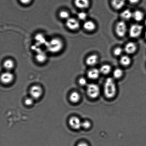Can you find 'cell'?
I'll return each mask as SVG.
<instances>
[{
    "mask_svg": "<svg viewBox=\"0 0 146 146\" xmlns=\"http://www.w3.org/2000/svg\"><path fill=\"white\" fill-rule=\"evenodd\" d=\"M105 96L108 98H113L117 94V88L114 79L109 77L106 80L104 86Z\"/></svg>",
    "mask_w": 146,
    "mask_h": 146,
    "instance_id": "cell-1",
    "label": "cell"
},
{
    "mask_svg": "<svg viewBox=\"0 0 146 146\" xmlns=\"http://www.w3.org/2000/svg\"><path fill=\"white\" fill-rule=\"evenodd\" d=\"M64 43L62 40L59 38H54L46 43V47L49 52L56 53L62 49Z\"/></svg>",
    "mask_w": 146,
    "mask_h": 146,
    "instance_id": "cell-2",
    "label": "cell"
},
{
    "mask_svg": "<svg viewBox=\"0 0 146 146\" xmlns=\"http://www.w3.org/2000/svg\"><path fill=\"white\" fill-rule=\"evenodd\" d=\"M128 31L126 23L124 21H118L116 24L115 32L117 36L119 38L125 36Z\"/></svg>",
    "mask_w": 146,
    "mask_h": 146,
    "instance_id": "cell-3",
    "label": "cell"
},
{
    "mask_svg": "<svg viewBox=\"0 0 146 146\" xmlns=\"http://www.w3.org/2000/svg\"><path fill=\"white\" fill-rule=\"evenodd\" d=\"M143 30V27L139 24L131 25L129 31V34L131 38H137L141 35Z\"/></svg>",
    "mask_w": 146,
    "mask_h": 146,
    "instance_id": "cell-4",
    "label": "cell"
},
{
    "mask_svg": "<svg viewBox=\"0 0 146 146\" xmlns=\"http://www.w3.org/2000/svg\"><path fill=\"white\" fill-rule=\"evenodd\" d=\"M87 91L89 96L92 98H97L100 92L99 87L94 84H89L87 86Z\"/></svg>",
    "mask_w": 146,
    "mask_h": 146,
    "instance_id": "cell-5",
    "label": "cell"
},
{
    "mask_svg": "<svg viewBox=\"0 0 146 146\" xmlns=\"http://www.w3.org/2000/svg\"><path fill=\"white\" fill-rule=\"evenodd\" d=\"M124 49V52L128 55H132L137 52L138 46L135 42L131 41L125 44Z\"/></svg>",
    "mask_w": 146,
    "mask_h": 146,
    "instance_id": "cell-6",
    "label": "cell"
},
{
    "mask_svg": "<svg viewBox=\"0 0 146 146\" xmlns=\"http://www.w3.org/2000/svg\"><path fill=\"white\" fill-rule=\"evenodd\" d=\"M66 26L69 29L76 31L80 27V23L78 20L74 18H69L67 20Z\"/></svg>",
    "mask_w": 146,
    "mask_h": 146,
    "instance_id": "cell-7",
    "label": "cell"
},
{
    "mask_svg": "<svg viewBox=\"0 0 146 146\" xmlns=\"http://www.w3.org/2000/svg\"><path fill=\"white\" fill-rule=\"evenodd\" d=\"M30 92L31 97L34 99H37L41 96L42 93V90L39 86L35 85L31 87Z\"/></svg>",
    "mask_w": 146,
    "mask_h": 146,
    "instance_id": "cell-8",
    "label": "cell"
},
{
    "mask_svg": "<svg viewBox=\"0 0 146 146\" xmlns=\"http://www.w3.org/2000/svg\"><path fill=\"white\" fill-rule=\"evenodd\" d=\"M98 61V56L96 54H93L87 57L85 62L86 65L88 66H93L96 65Z\"/></svg>",
    "mask_w": 146,
    "mask_h": 146,
    "instance_id": "cell-9",
    "label": "cell"
},
{
    "mask_svg": "<svg viewBox=\"0 0 146 146\" xmlns=\"http://www.w3.org/2000/svg\"><path fill=\"white\" fill-rule=\"evenodd\" d=\"M128 0H111V6L114 9L119 10L125 5Z\"/></svg>",
    "mask_w": 146,
    "mask_h": 146,
    "instance_id": "cell-10",
    "label": "cell"
},
{
    "mask_svg": "<svg viewBox=\"0 0 146 146\" xmlns=\"http://www.w3.org/2000/svg\"><path fill=\"white\" fill-rule=\"evenodd\" d=\"M74 3L77 8L87 9L90 6V0H74Z\"/></svg>",
    "mask_w": 146,
    "mask_h": 146,
    "instance_id": "cell-11",
    "label": "cell"
},
{
    "mask_svg": "<svg viewBox=\"0 0 146 146\" xmlns=\"http://www.w3.org/2000/svg\"><path fill=\"white\" fill-rule=\"evenodd\" d=\"M13 79V74L9 71L3 73L1 76V81L4 84H9Z\"/></svg>",
    "mask_w": 146,
    "mask_h": 146,
    "instance_id": "cell-12",
    "label": "cell"
},
{
    "mask_svg": "<svg viewBox=\"0 0 146 146\" xmlns=\"http://www.w3.org/2000/svg\"><path fill=\"white\" fill-rule=\"evenodd\" d=\"M69 124L71 127L74 129H78L82 127V123L78 117H73L69 120Z\"/></svg>",
    "mask_w": 146,
    "mask_h": 146,
    "instance_id": "cell-13",
    "label": "cell"
},
{
    "mask_svg": "<svg viewBox=\"0 0 146 146\" xmlns=\"http://www.w3.org/2000/svg\"><path fill=\"white\" fill-rule=\"evenodd\" d=\"M96 25L94 21H87L83 24V28L86 31L88 32H93L96 29Z\"/></svg>",
    "mask_w": 146,
    "mask_h": 146,
    "instance_id": "cell-14",
    "label": "cell"
},
{
    "mask_svg": "<svg viewBox=\"0 0 146 146\" xmlns=\"http://www.w3.org/2000/svg\"><path fill=\"white\" fill-rule=\"evenodd\" d=\"M101 72L100 69L97 68H93L89 70L87 73V76L89 78L92 80H96L99 77Z\"/></svg>",
    "mask_w": 146,
    "mask_h": 146,
    "instance_id": "cell-15",
    "label": "cell"
},
{
    "mask_svg": "<svg viewBox=\"0 0 146 146\" xmlns=\"http://www.w3.org/2000/svg\"><path fill=\"white\" fill-rule=\"evenodd\" d=\"M120 63L124 67H128L131 63V58L128 55H123L121 57L120 59Z\"/></svg>",
    "mask_w": 146,
    "mask_h": 146,
    "instance_id": "cell-16",
    "label": "cell"
},
{
    "mask_svg": "<svg viewBox=\"0 0 146 146\" xmlns=\"http://www.w3.org/2000/svg\"><path fill=\"white\" fill-rule=\"evenodd\" d=\"M144 14L142 11L140 10H136L133 13V17L134 21L137 22H140L143 20Z\"/></svg>",
    "mask_w": 146,
    "mask_h": 146,
    "instance_id": "cell-17",
    "label": "cell"
},
{
    "mask_svg": "<svg viewBox=\"0 0 146 146\" xmlns=\"http://www.w3.org/2000/svg\"><path fill=\"white\" fill-rule=\"evenodd\" d=\"M120 17L123 21H128L132 18L133 13L129 9H125L121 13Z\"/></svg>",
    "mask_w": 146,
    "mask_h": 146,
    "instance_id": "cell-18",
    "label": "cell"
},
{
    "mask_svg": "<svg viewBox=\"0 0 146 146\" xmlns=\"http://www.w3.org/2000/svg\"><path fill=\"white\" fill-rule=\"evenodd\" d=\"M47 57L46 54L43 52L40 51L35 56L36 60L37 62L42 63L46 60Z\"/></svg>",
    "mask_w": 146,
    "mask_h": 146,
    "instance_id": "cell-19",
    "label": "cell"
},
{
    "mask_svg": "<svg viewBox=\"0 0 146 146\" xmlns=\"http://www.w3.org/2000/svg\"><path fill=\"white\" fill-rule=\"evenodd\" d=\"M101 73L105 75L109 74L111 71V67L108 64H104L100 68Z\"/></svg>",
    "mask_w": 146,
    "mask_h": 146,
    "instance_id": "cell-20",
    "label": "cell"
},
{
    "mask_svg": "<svg viewBox=\"0 0 146 146\" xmlns=\"http://www.w3.org/2000/svg\"><path fill=\"white\" fill-rule=\"evenodd\" d=\"M3 67L7 70H11L14 68V61L10 59L6 60L3 63Z\"/></svg>",
    "mask_w": 146,
    "mask_h": 146,
    "instance_id": "cell-21",
    "label": "cell"
},
{
    "mask_svg": "<svg viewBox=\"0 0 146 146\" xmlns=\"http://www.w3.org/2000/svg\"><path fill=\"white\" fill-rule=\"evenodd\" d=\"M70 99L71 102L76 103L78 102L80 99V96L78 93L74 92L71 94Z\"/></svg>",
    "mask_w": 146,
    "mask_h": 146,
    "instance_id": "cell-22",
    "label": "cell"
},
{
    "mask_svg": "<svg viewBox=\"0 0 146 146\" xmlns=\"http://www.w3.org/2000/svg\"><path fill=\"white\" fill-rule=\"evenodd\" d=\"M124 49L121 47H117L113 50V54L114 56L116 57L121 56L123 53Z\"/></svg>",
    "mask_w": 146,
    "mask_h": 146,
    "instance_id": "cell-23",
    "label": "cell"
},
{
    "mask_svg": "<svg viewBox=\"0 0 146 146\" xmlns=\"http://www.w3.org/2000/svg\"><path fill=\"white\" fill-rule=\"evenodd\" d=\"M123 74V71L121 68H117L113 72V76L114 78L118 79L121 78Z\"/></svg>",
    "mask_w": 146,
    "mask_h": 146,
    "instance_id": "cell-24",
    "label": "cell"
},
{
    "mask_svg": "<svg viewBox=\"0 0 146 146\" xmlns=\"http://www.w3.org/2000/svg\"><path fill=\"white\" fill-rule=\"evenodd\" d=\"M60 18L63 19L68 20L70 18V14L69 12L66 11H62L59 13Z\"/></svg>",
    "mask_w": 146,
    "mask_h": 146,
    "instance_id": "cell-25",
    "label": "cell"
},
{
    "mask_svg": "<svg viewBox=\"0 0 146 146\" xmlns=\"http://www.w3.org/2000/svg\"><path fill=\"white\" fill-rule=\"evenodd\" d=\"M87 17V14L84 11H81V12L77 14V17H78V19L80 21H85Z\"/></svg>",
    "mask_w": 146,
    "mask_h": 146,
    "instance_id": "cell-26",
    "label": "cell"
},
{
    "mask_svg": "<svg viewBox=\"0 0 146 146\" xmlns=\"http://www.w3.org/2000/svg\"><path fill=\"white\" fill-rule=\"evenodd\" d=\"M37 41H38V43L40 44L42 43L45 41V39L43 35L42 34H38L35 37Z\"/></svg>",
    "mask_w": 146,
    "mask_h": 146,
    "instance_id": "cell-27",
    "label": "cell"
},
{
    "mask_svg": "<svg viewBox=\"0 0 146 146\" xmlns=\"http://www.w3.org/2000/svg\"><path fill=\"white\" fill-rule=\"evenodd\" d=\"M91 127V123L89 121H86L82 122V127L83 128L87 129L90 128Z\"/></svg>",
    "mask_w": 146,
    "mask_h": 146,
    "instance_id": "cell-28",
    "label": "cell"
},
{
    "mask_svg": "<svg viewBox=\"0 0 146 146\" xmlns=\"http://www.w3.org/2000/svg\"><path fill=\"white\" fill-rule=\"evenodd\" d=\"M34 102V99L32 97L28 98L26 99L25 101V103L26 105L27 106L32 105Z\"/></svg>",
    "mask_w": 146,
    "mask_h": 146,
    "instance_id": "cell-29",
    "label": "cell"
},
{
    "mask_svg": "<svg viewBox=\"0 0 146 146\" xmlns=\"http://www.w3.org/2000/svg\"><path fill=\"white\" fill-rule=\"evenodd\" d=\"M79 83L80 85L82 86H86L87 84V81L86 78L82 77V78H80L79 80Z\"/></svg>",
    "mask_w": 146,
    "mask_h": 146,
    "instance_id": "cell-30",
    "label": "cell"
},
{
    "mask_svg": "<svg viewBox=\"0 0 146 146\" xmlns=\"http://www.w3.org/2000/svg\"><path fill=\"white\" fill-rule=\"evenodd\" d=\"M141 0H128V1L130 4L135 5L139 3Z\"/></svg>",
    "mask_w": 146,
    "mask_h": 146,
    "instance_id": "cell-31",
    "label": "cell"
},
{
    "mask_svg": "<svg viewBox=\"0 0 146 146\" xmlns=\"http://www.w3.org/2000/svg\"><path fill=\"white\" fill-rule=\"evenodd\" d=\"M31 1H32V0H20V2L21 3L24 4V5L29 4Z\"/></svg>",
    "mask_w": 146,
    "mask_h": 146,
    "instance_id": "cell-32",
    "label": "cell"
},
{
    "mask_svg": "<svg viewBox=\"0 0 146 146\" xmlns=\"http://www.w3.org/2000/svg\"><path fill=\"white\" fill-rule=\"evenodd\" d=\"M77 146H89L88 144L84 142H81L79 143Z\"/></svg>",
    "mask_w": 146,
    "mask_h": 146,
    "instance_id": "cell-33",
    "label": "cell"
},
{
    "mask_svg": "<svg viewBox=\"0 0 146 146\" xmlns=\"http://www.w3.org/2000/svg\"><path fill=\"white\" fill-rule=\"evenodd\" d=\"M145 38H146V32H145Z\"/></svg>",
    "mask_w": 146,
    "mask_h": 146,
    "instance_id": "cell-34",
    "label": "cell"
},
{
    "mask_svg": "<svg viewBox=\"0 0 146 146\" xmlns=\"http://www.w3.org/2000/svg\"><path fill=\"white\" fill-rule=\"evenodd\" d=\"M145 25L146 26V20H145Z\"/></svg>",
    "mask_w": 146,
    "mask_h": 146,
    "instance_id": "cell-35",
    "label": "cell"
}]
</instances>
